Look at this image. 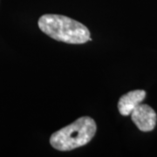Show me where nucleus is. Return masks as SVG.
<instances>
[{
  "label": "nucleus",
  "instance_id": "obj_1",
  "mask_svg": "<svg viewBox=\"0 0 157 157\" xmlns=\"http://www.w3.org/2000/svg\"><path fill=\"white\" fill-rule=\"evenodd\" d=\"M39 29L49 37L68 44H84L91 40L90 32L83 24L70 17L45 14L39 19Z\"/></svg>",
  "mask_w": 157,
  "mask_h": 157
},
{
  "label": "nucleus",
  "instance_id": "obj_2",
  "mask_svg": "<svg viewBox=\"0 0 157 157\" xmlns=\"http://www.w3.org/2000/svg\"><path fill=\"white\" fill-rule=\"evenodd\" d=\"M95 121L92 118H78L72 124L53 133L50 143L57 150L69 151L87 144L96 133Z\"/></svg>",
  "mask_w": 157,
  "mask_h": 157
},
{
  "label": "nucleus",
  "instance_id": "obj_3",
  "mask_svg": "<svg viewBox=\"0 0 157 157\" xmlns=\"http://www.w3.org/2000/svg\"><path fill=\"white\" fill-rule=\"evenodd\" d=\"M131 119L142 132H149L155 128L157 116L155 110L146 104H140L131 113Z\"/></svg>",
  "mask_w": 157,
  "mask_h": 157
},
{
  "label": "nucleus",
  "instance_id": "obj_4",
  "mask_svg": "<svg viewBox=\"0 0 157 157\" xmlns=\"http://www.w3.org/2000/svg\"><path fill=\"white\" fill-rule=\"evenodd\" d=\"M146 97V92L144 90L130 91L128 94L121 97L118 102V109L121 114L129 115L138 107Z\"/></svg>",
  "mask_w": 157,
  "mask_h": 157
}]
</instances>
